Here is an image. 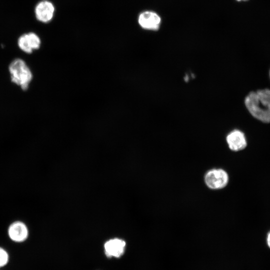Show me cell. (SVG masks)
I'll list each match as a JSON object with an SVG mask.
<instances>
[{"label":"cell","instance_id":"1","mask_svg":"<svg viewBox=\"0 0 270 270\" xmlns=\"http://www.w3.org/2000/svg\"><path fill=\"white\" fill-rule=\"evenodd\" d=\"M244 104L250 114L264 123H270V90L265 88L250 92Z\"/></svg>","mask_w":270,"mask_h":270},{"label":"cell","instance_id":"2","mask_svg":"<svg viewBox=\"0 0 270 270\" xmlns=\"http://www.w3.org/2000/svg\"><path fill=\"white\" fill-rule=\"evenodd\" d=\"M8 69L12 82L20 86L23 90H27L32 80V74L25 62L16 58L10 64Z\"/></svg>","mask_w":270,"mask_h":270},{"label":"cell","instance_id":"3","mask_svg":"<svg viewBox=\"0 0 270 270\" xmlns=\"http://www.w3.org/2000/svg\"><path fill=\"white\" fill-rule=\"evenodd\" d=\"M229 176L227 172L222 168H212L208 170L204 176L206 186L214 190L224 188L228 184Z\"/></svg>","mask_w":270,"mask_h":270},{"label":"cell","instance_id":"4","mask_svg":"<svg viewBox=\"0 0 270 270\" xmlns=\"http://www.w3.org/2000/svg\"><path fill=\"white\" fill-rule=\"evenodd\" d=\"M138 22L142 28L156 31L160 28L162 19L156 12L146 10L140 14L138 18Z\"/></svg>","mask_w":270,"mask_h":270},{"label":"cell","instance_id":"5","mask_svg":"<svg viewBox=\"0 0 270 270\" xmlns=\"http://www.w3.org/2000/svg\"><path fill=\"white\" fill-rule=\"evenodd\" d=\"M41 44L39 36L34 32L24 34L20 36L18 40L19 48L27 54L40 48Z\"/></svg>","mask_w":270,"mask_h":270},{"label":"cell","instance_id":"6","mask_svg":"<svg viewBox=\"0 0 270 270\" xmlns=\"http://www.w3.org/2000/svg\"><path fill=\"white\" fill-rule=\"evenodd\" d=\"M8 234L11 240L14 242H21L27 239L28 229L24 222L16 220L8 226Z\"/></svg>","mask_w":270,"mask_h":270},{"label":"cell","instance_id":"7","mask_svg":"<svg viewBox=\"0 0 270 270\" xmlns=\"http://www.w3.org/2000/svg\"><path fill=\"white\" fill-rule=\"evenodd\" d=\"M54 12V7L53 4L46 0L39 2L34 10L36 19L44 23H47L52 20Z\"/></svg>","mask_w":270,"mask_h":270},{"label":"cell","instance_id":"8","mask_svg":"<svg viewBox=\"0 0 270 270\" xmlns=\"http://www.w3.org/2000/svg\"><path fill=\"white\" fill-rule=\"evenodd\" d=\"M226 141L230 149L234 152L242 150L247 146L244 133L238 130L230 132L226 136Z\"/></svg>","mask_w":270,"mask_h":270},{"label":"cell","instance_id":"9","mask_svg":"<svg viewBox=\"0 0 270 270\" xmlns=\"http://www.w3.org/2000/svg\"><path fill=\"white\" fill-rule=\"evenodd\" d=\"M125 247L126 242L118 238L110 240L104 245L105 254L108 258H119L124 254Z\"/></svg>","mask_w":270,"mask_h":270},{"label":"cell","instance_id":"10","mask_svg":"<svg viewBox=\"0 0 270 270\" xmlns=\"http://www.w3.org/2000/svg\"><path fill=\"white\" fill-rule=\"evenodd\" d=\"M8 252L0 247V268L5 266L8 262Z\"/></svg>","mask_w":270,"mask_h":270},{"label":"cell","instance_id":"11","mask_svg":"<svg viewBox=\"0 0 270 270\" xmlns=\"http://www.w3.org/2000/svg\"><path fill=\"white\" fill-rule=\"evenodd\" d=\"M266 242L268 246L270 248V231L268 232L266 237Z\"/></svg>","mask_w":270,"mask_h":270},{"label":"cell","instance_id":"12","mask_svg":"<svg viewBox=\"0 0 270 270\" xmlns=\"http://www.w3.org/2000/svg\"><path fill=\"white\" fill-rule=\"evenodd\" d=\"M237 1H238V2H240V1H244V0H236Z\"/></svg>","mask_w":270,"mask_h":270},{"label":"cell","instance_id":"13","mask_svg":"<svg viewBox=\"0 0 270 270\" xmlns=\"http://www.w3.org/2000/svg\"><path fill=\"white\" fill-rule=\"evenodd\" d=\"M269 75H270V72H269Z\"/></svg>","mask_w":270,"mask_h":270}]
</instances>
